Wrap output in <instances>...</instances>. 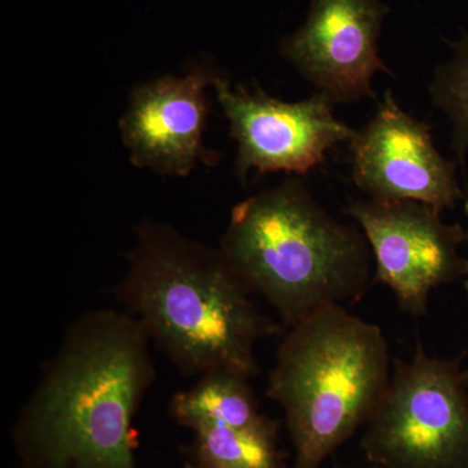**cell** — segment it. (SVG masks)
<instances>
[{
  "mask_svg": "<svg viewBox=\"0 0 468 468\" xmlns=\"http://www.w3.org/2000/svg\"><path fill=\"white\" fill-rule=\"evenodd\" d=\"M125 311L75 320L12 428L21 468H137L133 421L156 371Z\"/></svg>",
  "mask_w": 468,
  "mask_h": 468,
  "instance_id": "1",
  "label": "cell"
},
{
  "mask_svg": "<svg viewBox=\"0 0 468 468\" xmlns=\"http://www.w3.org/2000/svg\"><path fill=\"white\" fill-rule=\"evenodd\" d=\"M125 258L117 301L184 377L217 369L258 375L255 345L279 326L258 310L220 249L146 221Z\"/></svg>",
  "mask_w": 468,
  "mask_h": 468,
  "instance_id": "2",
  "label": "cell"
},
{
  "mask_svg": "<svg viewBox=\"0 0 468 468\" xmlns=\"http://www.w3.org/2000/svg\"><path fill=\"white\" fill-rule=\"evenodd\" d=\"M365 239L292 177L234 206L218 249L289 328L320 307L362 298L369 284Z\"/></svg>",
  "mask_w": 468,
  "mask_h": 468,
  "instance_id": "3",
  "label": "cell"
},
{
  "mask_svg": "<svg viewBox=\"0 0 468 468\" xmlns=\"http://www.w3.org/2000/svg\"><path fill=\"white\" fill-rule=\"evenodd\" d=\"M389 351L380 326L328 304L280 344L267 396L284 411L292 468H319L368 423L389 384Z\"/></svg>",
  "mask_w": 468,
  "mask_h": 468,
  "instance_id": "4",
  "label": "cell"
},
{
  "mask_svg": "<svg viewBox=\"0 0 468 468\" xmlns=\"http://www.w3.org/2000/svg\"><path fill=\"white\" fill-rule=\"evenodd\" d=\"M363 435L378 468H468V381L460 360L414 356L394 365Z\"/></svg>",
  "mask_w": 468,
  "mask_h": 468,
  "instance_id": "5",
  "label": "cell"
},
{
  "mask_svg": "<svg viewBox=\"0 0 468 468\" xmlns=\"http://www.w3.org/2000/svg\"><path fill=\"white\" fill-rule=\"evenodd\" d=\"M367 239L375 261V282L392 289L399 307L426 315L431 292L468 276L460 246L468 233L443 223L441 211L410 199L350 201L344 209Z\"/></svg>",
  "mask_w": 468,
  "mask_h": 468,
  "instance_id": "6",
  "label": "cell"
},
{
  "mask_svg": "<svg viewBox=\"0 0 468 468\" xmlns=\"http://www.w3.org/2000/svg\"><path fill=\"white\" fill-rule=\"evenodd\" d=\"M214 89L239 144L236 165L241 178L251 171L307 175L335 144L350 143L356 134L335 119L334 101L320 92L309 100L284 101L258 85L232 86L220 76Z\"/></svg>",
  "mask_w": 468,
  "mask_h": 468,
  "instance_id": "7",
  "label": "cell"
},
{
  "mask_svg": "<svg viewBox=\"0 0 468 468\" xmlns=\"http://www.w3.org/2000/svg\"><path fill=\"white\" fill-rule=\"evenodd\" d=\"M431 131L385 91L371 122L351 138L354 184L371 198L410 199L441 212L468 201L457 180V162L437 151Z\"/></svg>",
  "mask_w": 468,
  "mask_h": 468,
  "instance_id": "8",
  "label": "cell"
},
{
  "mask_svg": "<svg viewBox=\"0 0 468 468\" xmlns=\"http://www.w3.org/2000/svg\"><path fill=\"white\" fill-rule=\"evenodd\" d=\"M389 12L381 0H311L306 21L282 39L280 54L335 104L377 100L375 75H392L378 55Z\"/></svg>",
  "mask_w": 468,
  "mask_h": 468,
  "instance_id": "9",
  "label": "cell"
},
{
  "mask_svg": "<svg viewBox=\"0 0 468 468\" xmlns=\"http://www.w3.org/2000/svg\"><path fill=\"white\" fill-rule=\"evenodd\" d=\"M217 77L211 70H193L160 77L132 91L119 126L135 167L186 176L199 163H217L218 154L205 144L207 89Z\"/></svg>",
  "mask_w": 468,
  "mask_h": 468,
  "instance_id": "10",
  "label": "cell"
},
{
  "mask_svg": "<svg viewBox=\"0 0 468 468\" xmlns=\"http://www.w3.org/2000/svg\"><path fill=\"white\" fill-rule=\"evenodd\" d=\"M249 380L227 369L203 374L193 388L175 394L169 405L171 414L181 426L190 430L199 424L261 426L268 417L261 414Z\"/></svg>",
  "mask_w": 468,
  "mask_h": 468,
  "instance_id": "11",
  "label": "cell"
},
{
  "mask_svg": "<svg viewBox=\"0 0 468 468\" xmlns=\"http://www.w3.org/2000/svg\"><path fill=\"white\" fill-rule=\"evenodd\" d=\"M192 431L196 440L190 463L196 468H284L275 419L251 428L199 424Z\"/></svg>",
  "mask_w": 468,
  "mask_h": 468,
  "instance_id": "12",
  "label": "cell"
},
{
  "mask_svg": "<svg viewBox=\"0 0 468 468\" xmlns=\"http://www.w3.org/2000/svg\"><path fill=\"white\" fill-rule=\"evenodd\" d=\"M452 58L437 68L430 86L432 103L443 111L452 126V150L466 175L468 151V36L451 43Z\"/></svg>",
  "mask_w": 468,
  "mask_h": 468,
  "instance_id": "13",
  "label": "cell"
},
{
  "mask_svg": "<svg viewBox=\"0 0 468 468\" xmlns=\"http://www.w3.org/2000/svg\"><path fill=\"white\" fill-rule=\"evenodd\" d=\"M464 289H466V292H467V295H468V280H466V282H464ZM466 378H467V381H468V368L466 369Z\"/></svg>",
  "mask_w": 468,
  "mask_h": 468,
  "instance_id": "14",
  "label": "cell"
},
{
  "mask_svg": "<svg viewBox=\"0 0 468 468\" xmlns=\"http://www.w3.org/2000/svg\"><path fill=\"white\" fill-rule=\"evenodd\" d=\"M185 468H196L193 466L192 463H190V462H186V463L184 464Z\"/></svg>",
  "mask_w": 468,
  "mask_h": 468,
  "instance_id": "15",
  "label": "cell"
},
{
  "mask_svg": "<svg viewBox=\"0 0 468 468\" xmlns=\"http://www.w3.org/2000/svg\"><path fill=\"white\" fill-rule=\"evenodd\" d=\"M374 468H378V467H374Z\"/></svg>",
  "mask_w": 468,
  "mask_h": 468,
  "instance_id": "16",
  "label": "cell"
}]
</instances>
